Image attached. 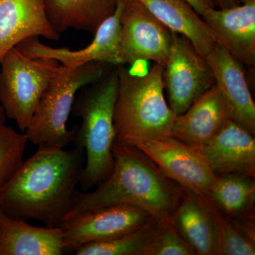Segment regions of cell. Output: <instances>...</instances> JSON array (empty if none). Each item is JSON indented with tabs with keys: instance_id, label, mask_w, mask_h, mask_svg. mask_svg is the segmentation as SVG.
I'll return each mask as SVG.
<instances>
[{
	"instance_id": "cell-27",
	"label": "cell",
	"mask_w": 255,
	"mask_h": 255,
	"mask_svg": "<svg viewBox=\"0 0 255 255\" xmlns=\"http://www.w3.org/2000/svg\"><path fill=\"white\" fill-rule=\"evenodd\" d=\"M215 6L219 9H227L241 4L239 0H212Z\"/></svg>"
},
{
	"instance_id": "cell-22",
	"label": "cell",
	"mask_w": 255,
	"mask_h": 255,
	"mask_svg": "<svg viewBox=\"0 0 255 255\" xmlns=\"http://www.w3.org/2000/svg\"><path fill=\"white\" fill-rule=\"evenodd\" d=\"M160 220L152 218L144 226L130 232L84 245L75 251V255H145Z\"/></svg>"
},
{
	"instance_id": "cell-23",
	"label": "cell",
	"mask_w": 255,
	"mask_h": 255,
	"mask_svg": "<svg viewBox=\"0 0 255 255\" xmlns=\"http://www.w3.org/2000/svg\"><path fill=\"white\" fill-rule=\"evenodd\" d=\"M28 141L25 132L0 126V195L22 164Z\"/></svg>"
},
{
	"instance_id": "cell-10",
	"label": "cell",
	"mask_w": 255,
	"mask_h": 255,
	"mask_svg": "<svg viewBox=\"0 0 255 255\" xmlns=\"http://www.w3.org/2000/svg\"><path fill=\"white\" fill-rule=\"evenodd\" d=\"M124 0H119L114 14L99 26L90 45L80 50L53 48L40 42L39 37L26 38L16 48L31 58H50L68 68H76L86 64L99 62L118 66L123 65L120 59L121 16Z\"/></svg>"
},
{
	"instance_id": "cell-26",
	"label": "cell",
	"mask_w": 255,
	"mask_h": 255,
	"mask_svg": "<svg viewBox=\"0 0 255 255\" xmlns=\"http://www.w3.org/2000/svg\"><path fill=\"white\" fill-rule=\"evenodd\" d=\"M199 15L209 8L216 7L212 0H185Z\"/></svg>"
},
{
	"instance_id": "cell-12",
	"label": "cell",
	"mask_w": 255,
	"mask_h": 255,
	"mask_svg": "<svg viewBox=\"0 0 255 255\" xmlns=\"http://www.w3.org/2000/svg\"><path fill=\"white\" fill-rule=\"evenodd\" d=\"M215 43L254 73L255 0L227 9L209 8L201 15Z\"/></svg>"
},
{
	"instance_id": "cell-3",
	"label": "cell",
	"mask_w": 255,
	"mask_h": 255,
	"mask_svg": "<svg viewBox=\"0 0 255 255\" xmlns=\"http://www.w3.org/2000/svg\"><path fill=\"white\" fill-rule=\"evenodd\" d=\"M117 66L102 78L82 87L74 101L72 113L81 119L73 142L86 154L80 184L90 191L109 177L114 167L112 147L116 140L114 107L118 96Z\"/></svg>"
},
{
	"instance_id": "cell-7",
	"label": "cell",
	"mask_w": 255,
	"mask_h": 255,
	"mask_svg": "<svg viewBox=\"0 0 255 255\" xmlns=\"http://www.w3.org/2000/svg\"><path fill=\"white\" fill-rule=\"evenodd\" d=\"M172 34V45L168 59L163 66L162 79L169 107L179 116L216 82L205 57L185 36L173 31Z\"/></svg>"
},
{
	"instance_id": "cell-14",
	"label": "cell",
	"mask_w": 255,
	"mask_h": 255,
	"mask_svg": "<svg viewBox=\"0 0 255 255\" xmlns=\"http://www.w3.org/2000/svg\"><path fill=\"white\" fill-rule=\"evenodd\" d=\"M214 173L255 178V135L232 120L205 145L197 148Z\"/></svg>"
},
{
	"instance_id": "cell-28",
	"label": "cell",
	"mask_w": 255,
	"mask_h": 255,
	"mask_svg": "<svg viewBox=\"0 0 255 255\" xmlns=\"http://www.w3.org/2000/svg\"><path fill=\"white\" fill-rule=\"evenodd\" d=\"M6 114H5L4 108L0 104V126L4 125L6 121Z\"/></svg>"
},
{
	"instance_id": "cell-21",
	"label": "cell",
	"mask_w": 255,
	"mask_h": 255,
	"mask_svg": "<svg viewBox=\"0 0 255 255\" xmlns=\"http://www.w3.org/2000/svg\"><path fill=\"white\" fill-rule=\"evenodd\" d=\"M255 179L238 174L219 176L214 187L205 196L228 218L253 216L255 209Z\"/></svg>"
},
{
	"instance_id": "cell-15",
	"label": "cell",
	"mask_w": 255,
	"mask_h": 255,
	"mask_svg": "<svg viewBox=\"0 0 255 255\" xmlns=\"http://www.w3.org/2000/svg\"><path fill=\"white\" fill-rule=\"evenodd\" d=\"M58 41L60 34L46 14L45 0H0V60L31 37Z\"/></svg>"
},
{
	"instance_id": "cell-19",
	"label": "cell",
	"mask_w": 255,
	"mask_h": 255,
	"mask_svg": "<svg viewBox=\"0 0 255 255\" xmlns=\"http://www.w3.org/2000/svg\"><path fill=\"white\" fill-rule=\"evenodd\" d=\"M170 31L187 38L205 57L215 41L209 26L185 0H137Z\"/></svg>"
},
{
	"instance_id": "cell-9",
	"label": "cell",
	"mask_w": 255,
	"mask_h": 255,
	"mask_svg": "<svg viewBox=\"0 0 255 255\" xmlns=\"http://www.w3.org/2000/svg\"><path fill=\"white\" fill-rule=\"evenodd\" d=\"M135 147L167 177L196 194L206 195L219 179L200 151L173 137L147 140Z\"/></svg>"
},
{
	"instance_id": "cell-13",
	"label": "cell",
	"mask_w": 255,
	"mask_h": 255,
	"mask_svg": "<svg viewBox=\"0 0 255 255\" xmlns=\"http://www.w3.org/2000/svg\"><path fill=\"white\" fill-rule=\"evenodd\" d=\"M205 58L227 103L231 120L255 135V104L243 65L216 43Z\"/></svg>"
},
{
	"instance_id": "cell-2",
	"label": "cell",
	"mask_w": 255,
	"mask_h": 255,
	"mask_svg": "<svg viewBox=\"0 0 255 255\" xmlns=\"http://www.w3.org/2000/svg\"><path fill=\"white\" fill-rule=\"evenodd\" d=\"M112 152L114 167L109 177L97 184L95 190L75 191L64 223L90 211L117 205L136 206L158 220L172 216L182 199L183 188L135 146L116 140Z\"/></svg>"
},
{
	"instance_id": "cell-25",
	"label": "cell",
	"mask_w": 255,
	"mask_h": 255,
	"mask_svg": "<svg viewBox=\"0 0 255 255\" xmlns=\"http://www.w3.org/2000/svg\"><path fill=\"white\" fill-rule=\"evenodd\" d=\"M195 255V252L178 232L170 216L159 221L145 255Z\"/></svg>"
},
{
	"instance_id": "cell-29",
	"label": "cell",
	"mask_w": 255,
	"mask_h": 255,
	"mask_svg": "<svg viewBox=\"0 0 255 255\" xmlns=\"http://www.w3.org/2000/svg\"><path fill=\"white\" fill-rule=\"evenodd\" d=\"M252 0H239L240 2H241V4H243V3H246L248 2V1H251Z\"/></svg>"
},
{
	"instance_id": "cell-1",
	"label": "cell",
	"mask_w": 255,
	"mask_h": 255,
	"mask_svg": "<svg viewBox=\"0 0 255 255\" xmlns=\"http://www.w3.org/2000/svg\"><path fill=\"white\" fill-rule=\"evenodd\" d=\"M84 156L78 147L38 146L1 193L0 209L11 217L61 228L80 184Z\"/></svg>"
},
{
	"instance_id": "cell-20",
	"label": "cell",
	"mask_w": 255,
	"mask_h": 255,
	"mask_svg": "<svg viewBox=\"0 0 255 255\" xmlns=\"http://www.w3.org/2000/svg\"><path fill=\"white\" fill-rule=\"evenodd\" d=\"M119 0H45L47 16L55 31L95 33L114 14Z\"/></svg>"
},
{
	"instance_id": "cell-17",
	"label": "cell",
	"mask_w": 255,
	"mask_h": 255,
	"mask_svg": "<svg viewBox=\"0 0 255 255\" xmlns=\"http://www.w3.org/2000/svg\"><path fill=\"white\" fill-rule=\"evenodd\" d=\"M63 228L38 227L0 209V255H61Z\"/></svg>"
},
{
	"instance_id": "cell-18",
	"label": "cell",
	"mask_w": 255,
	"mask_h": 255,
	"mask_svg": "<svg viewBox=\"0 0 255 255\" xmlns=\"http://www.w3.org/2000/svg\"><path fill=\"white\" fill-rule=\"evenodd\" d=\"M183 190L172 215L178 232L196 255H218L216 226L207 197L184 188Z\"/></svg>"
},
{
	"instance_id": "cell-11",
	"label": "cell",
	"mask_w": 255,
	"mask_h": 255,
	"mask_svg": "<svg viewBox=\"0 0 255 255\" xmlns=\"http://www.w3.org/2000/svg\"><path fill=\"white\" fill-rule=\"evenodd\" d=\"M152 218L143 209L130 205L109 206L80 215L62 225L65 250L75 251L84 245L130 232Z\"/></svg>"
},
{
	"instance_id": "cell-4",
	"label": "cell",
	"mask_w": 255,
	"mask_h": 255,
	"mask_svg": "<svg viewBox=\"0 0 255 255\" xmlns=\"http://www.w3.org/2000/svg\"><path fill=\"white\" fill-rule=\"evenodd\" d=\"M119 88L114 107L116 140L135 146L171 136L177 115L164 95L163 66L155 63L142 75L117 66Z\"/></svg>"
},
{
	"instance_id": "cell-8",
	"label": "cell",
	"mask_w": 255,
	"mask_h": 255,
	"mask_svg": "<svg viewBox=\"0 0 255 255\" xmlns=\"http://www.w3.org/2000/svg\"><path fill=\"white\" fill-rule=\"evenodd\" d=\"M172 41V31L140 1L124 0L119 44L122 65L152 60L164 66Z\"/></svg>"
},
{
	"instance_id": "cell-5",
	"label": "cell",
	"mask_w": 255,
	"mask_h": 255,
	"mask_svg": "<svg viewBox=\"0 0 255 255\" xmlns=\"http://www.w3.org/2000/svg\"><path fill=\"white\" fill-rule=\"evenodd\" d=\"M93 62L76 68L61 65L40 99L25 133L35 145L65 148L73 142L78 127L67 128L74 101L82 87L93 83L114 68Z\"/></svg>"
},
{
	"instance_id": "cell-24",
	"label": "cell",
	"mask_w": 255,
	"mask_h": 255,
	"mask_svg": "<svg viewBox=\"0 0 255 255\" xmlns=\"http://www.w3.org/2000/svg\"><path fill=\"white\" fill-rule=\"evenodd\" d=\"M207 199L216 226L218 255H255V241L243 234L229 218Z\"/></svg>"
},
{
	"instance_id": "cell-16",
	"label": "cell",
	"mask_w": 255,
	"mask_h": 255,
	"mask_svg": "<svg viewBox=\"0 0 255 255\" xmlns=\"http://www.w3.org/2000/svg\"><path fill=\"white\" fill-rule=\"evenodd\" d=\"M229 120L227 103L215 84L185 112L177 116L171 136L199 148L211 141Z\"/></svg>"
},
{
	"instance_id": "cell-6",
	"label": "cell",
	"mask_w": 255,
	"mask_h": 255,
	"mask_svg": "<svg viewBox=\"0 0 255 255\" xmlns=\"http://www.w3.org/2000/svg\"><path fill=\"white\" fill-rule=\"evenodd\" d=\"M61 65L50 58H31L16 46L0 60V104L7 118L24 132L40 99Z\"/></svg>"
}]
</instances>
